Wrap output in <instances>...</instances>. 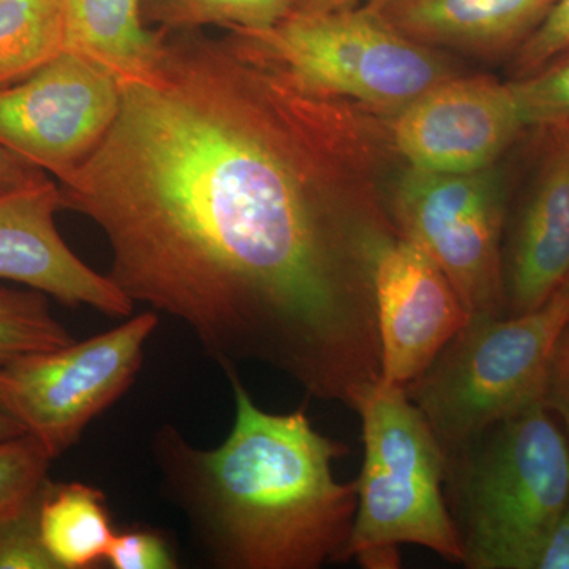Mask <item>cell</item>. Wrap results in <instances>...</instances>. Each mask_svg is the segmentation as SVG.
Returning a JSON list of instances; mask_svg holds the SVG:
<instances>
[{"label": "cell", "mask_w": 569, "mask_h": 569, "mask_svg": "<svg viewBox=\"0 0 569 569\" xmlns=\"http://www.w3.org/2000/svg\"><path fill=\"white\" fill-rule=\"evenodd\" d=\"M387 142V121L299 91L228 37L173 32L59 187L133 305L186 325L224 373L258 362L350 408L381 380L373 272L397 233L367 181Z\"/></svg>", "instance_id": "1"}, {"label": "cell", "mask_w": 569, "mask_h": 569, "mask_svg": "<svg viewBox=\"0 0 569 569\" xmlns=\"http://www.w3.org/2000/svg\"><path fill=\"white\" fill-rule=\"evenodd\" d=\"M230 378L234 421L219 447H194L174 426L152 437L168 500L189 520L213 568L318 569L346 563L356 481L339 482L346 443L318 432L306 408L258 407L238 370Z\"/></svg>", "instance_id": "2"}, {"label": "cell", "mask_w": 569, "mask_h": 569, "mask_svg": "<svg viewBox=\"0 0 569 569\" xmlns=\"http://www.w3.org/2000/svg\"><path fill=\"white\" fill-rule=\"evenodd\" d=\"M447 452L445 492L468 569H538L569 500V441L545 403Z\"/></svg>", "instance_id": "3"}, {"label": "cell", "mask_w": 569, "mask_h": 569, "mask_svg": "<svg viewBox=\"0 0 569 569\" xmlns=\"http://www.w3.org/2000/svg\"><path fill=\"white\" fill-rule=\"evenodd\" d=\"M362 427L365 460L355 479L358 505L348 561L365 569H399V549L421 546L463 565L445 481L447 452L406 389L383 380L351 402Z\"/></svg>", "instance_id": "4"}, {"label": "cell", "mask_w": 569, "mask_h": 569, "mask_svg": "<svg viewBox=\"0 0 569 569\" xmlns=\"http://www.w3.org/2000/svg\"><path fill=\"white\" fill-rule=\"evenodd\" d=\"M227 37L299 91L387 118L455 74L440 51L407 39L366 6L290 11L264 31Z\"/></svg>", "instance_id": "5"}, {"label": "cell", "mask_w": 569, "mask_h": 569, "mask_svg": "<svg viewBox=\"0 0 569 569\" xmlns=\"http://www.w3.org/2000/svg\"><path fill=\"white\" fill-rule=\"evenodd\" d=\"M568 320L567 284L531 312L470 318L432 365L403 388L445 451L545 403L550 359Z\"/></svg>", "instance_id": "6"}, {"label": "cell", "mask_w": 569, "mask_h": 569, "mask_svg": "<svg viewBox=\"0 0 569 569\" xmlns=\"http://www.w3.org/2000/svg\"><path fill=\"white\" fill-rule=\"evenodd\" d=\"M157 326L149 309L91 339L2 362L0 408L58 459L132 387Z\"/></svg>", "instance_id": "7"}, {"label": "cell", "mask_w": 569, "mask_h": 569, "mask_svg": "<svg viewBox=\"0 0 569 569\" xmlns=\"http://www.w3.org/2000/svg\"><path fill=\"white\" fill-rule=\"evenodd\" d=\"M385 206L397 236L440 266L471 318L505 317V206L490 170L408 167Z\"/></svg>", "instance_id": "8"}, {"label": "cell", "mask_w": 569, "mask_h": 569, "mask_svg": "<svg viewBox=\"0 0 569 569\" xmlns=\"http://www.w3.org/2000/svg\"><path fill=\"white\" fill-rule=\"evenodd\" d=\"M122 86L103 63L66 48L0 89V146L63 182L110 133Z\"/></svg>", "instance_id": "9"}, {"label": "cell", "mask_w": 569, "mask_h": 569, "mask_svg": "<svg viewBox=\"0 0 569 569\" xmlns=\"http://www.w3.org/2000/svg\"><path fill=\"white\" fill-rule=\"evenodd\" d=\"M392 151L408 167L437 173H477L526 129L509 82L452 77L387 119Z\"/></svg>", "instance_id": "10"}, {"label": "cell", "mask_w": 569, "mask_h": 569, "mask_svg": "<svg viewBox=\"0 0 569 569\" xmlns=\"http://www.w3.org/2000/svg\"><path fill=\"white\" fill-rule=\"evenodd\" d=\"M373 284L381 380L406 388L471 316L440 266L400 236L378 254Z\"/></svg>", "instance_id": "11"}, {"label": "cell", "mask_w": 569, "mask_h": 569, "mask_svg": "<svg viewBox=\"0 0 569 569\" xmlns=\"http://www.w3.org/2000/svg\"><path fill=\"white\" fill-rule=\"evenodd\" d=\"M63 211L61 187L44 179L0 194V279L24 284L69 307L103 316H132L133 302L78 257L63 241L56 216Z\"/></svg>", "instance_id": "12"}, {"label": "cell", "mask_w": 569, "mask_h": 569, "mask_svg": "<svg viewBox=\"0 0 569 569\" xmlns=\"http://www.w3.org/2000/svg\"><path fill=\"white\" fill-rule=\"evenodd\" d=\"M541 130L537 182L503 254L505 317L538 309L569 276V127Z\"/></svg>", "instance_id": "13"}, {"label": "cell", "mask_w": 569, "mask_h": 569, "mask_svg": "<svg viewBox=\"0 0 569 569\" xmlns=\"http://www.w3.org/2000/svg\"><path fill=\"white\" fill-rule=\"evenodd\" d=\"M559 0H367L397 32L433 50L493 56L516 52Z\"/></svg>", "instance_id": "14"}, {"label": "cell", "mask_w": 569, "mask_h": 569, "mask_svg": "<svg viewBox=\"0 0 569 569\" xmlns=\"http://www.w3.org/2000/svg\"><path fill=\"white\" fill-rule=\"evenodd\" d=\"M66 48L103 63L122 84L146 80L162 58L168 32L142 20L141 0H62Z\"/></svg>", "instance_id": "15"}, {"label": "cell", "mask_w": 569, "mask_h": 569, "mask_svg": "<svg viewBox=\"0 0 569 569\" xmlns=\"http://www.w3.org/2000/svg\"><path fill=\"white\" fill-rule=\"evenodd\" d=\"M40 531L58 569L100 567L116 533L102 490L51 479L41 496Z\"/></svg>", "instance_id": "16"}, {"label": "cell", "mask_w": 569, "mask_h": 569, "mask_svg": "<svg viewBox=\"0 0 569 569\" xmlns=\"http://www.w3.org/2000/svg\"><path fill=\"white\" fill-rule=\"evenodd\" d=\"M66 50L62 0H0V89Z\"/></svg>", "instance_id": "17"}, {"label": "cell", "mask_w": 569, "mask_h": 569, "mask_svg": "<svg viewBox=\"0 0 569 569\" xmlns=\"http://www.w3.org/2000/svg\"><path fill=\"white\" fill-rule=\"evenodd\" d=\"M291 0H141L148 26L168 33L219 26L228 32L264 31L283 20Z\"/></svg>", "instance_id": "18"}, {"label": "cell", "mask_w": 569, "mask_h": 569, "mask_svg": "<svg viewBox=\"0 0 569 569\" xmlns=\"http://www.w3.org/2000/svg\"><path fill=\"white\" fill-rule=\"evenodd\" d=\"M73 340L69 329L51 312L48 296L31 288L0 287V365Z\"/></svg>", "instance_id": "19"}, {"label": "cell", "mask_w": 569, "mask_h": 569, "mask_svg": "<svg viewBox=\"0 0 569 569\" xmlns=\"http://www.w3.org/2000/svg\"><path fill=\"white\" fill-rule=\"evenodd\" d=\"M509 86L526 127H569V50Z\"/></svg>", "instance_id": "20"}, {"label": "cell", "mask_w": 569, "mask_h": 569, "mask_svg": "<svg viewBox=\"0 0 569 569\" xmlns=\"http://www.w3.org/2000/svg\"><path fill=\"white\" fill-rule=\"evenodd\" d=\"M51 463L50 455L28 433L0 440V518L20 508L50 479Z\"/></svg>", "instance_id": "21"}, {"label": "cell", "mask_w": 569, "mask_h": 569, "mask_svg": "<svg viewBox=\"0 0 569 569\" xmlns=\"http://www.w3.org/2000/svg\"><path fill=\"white\" fill-rule=\"evenodd\" d=\"M47 482L20 508L0 518V569H58L40 531V501Z\"/></svg>", "instance_id": "22"}, {"label": "cell", "mask_w": 569, "mask_h": 569, "mask_svg": "<svg viewBox=\"0 0 569 569\" xmlns=\"http://www.w3.org/2000/svg\"><path fill=\"white\" fill-rule=\"evenodd\" d=\"M104 563L112 569H176L178 553L162 530L130 526L116 531Z\"/></svg>", "instance_id": "23"}, {"label": "cell", "mask_w": 569, "mask_h": 569, "mask_svg": "<svg viewBox=\"0 0 569 569\" xmlns=\"http://www.w3.org/2000/svg\"><path fill=\"white\" fill-rule=\"evenodd\" d=\"M569 50V0H559L549 17L542 21L529 40L515 52L516 78L541 69Z\"/></svg>", "instance_id": "24"}, {"label": "cell", "mask_w": 569, "mask_h": 569, "mask_svg": "<svg viewBox=\"0 0 569 569\" xmlns=\"http://www.w3.org/2000/svg\"><path fill=\"white\" fill-rule=\"evenodd\" d=\"M542 402L550 413L561 419L569 436V320L550 359Z\"/></svg>", "instance_id": "25"}, {"label": "cell", "mask_w": 569, "mask_h": 569, "mask_svg": "<svg viewBox=\"0 0 569 569\" xmlns=\"http://www.w3.org/2000/svg\"><path fill=\"white\" fill-rule=\"evenodd\" d=\"M47 173L0 146V194L44 181Z\"/></svg>", "instance_id": "26"}, {"label": "cell", "mask_w": 569, "mask_h": 569, "mask_svg": "<svg viewBox=\"0 0 569 569\" xmlns=\"http://www.w3.org/2000/svg\"><path fill=\"white\" fill-rule=\"evenodd\" d=\"M538 569H569V500Z\"/></svg>", "instance_id": "27"}, {"label": "cell", "mask_w": 569, "mask_h": 569, "mask_svg": "<svg viewBox=\"0 0 569 569\" xmlns=\"http://www.w3.org/2000/svg\"><path fill=\"white\" fill-rule=\"evenodd\" d=\"M358 0H291L290 11L302 13H317V11H331L355 6Z\"/></svg>", "instance_id": "28"}, {"label": "cell", "mask_w": 569, "mask_h": 569, "mask_svg": "<svg viewBox=\"0 0 569 569\" xmlns=\"http://www.w3.org/2000/svg\"><path fill=\"white\" fill-rule=\"evenodd\" d=\"M21 436H24L22 427L7 411L0 408V440H9V438Z\"/></svg>", "instance_id": "29"}, {"label": "cell", "mask_w": 569, "mask_h": 569, "mask_svg": "<svg viewBox=\"0 0 569 569\" xmlns=\"http://www.w3.org/2000/svg\"><path fill=\"white\" fill-rule=\"evenodd\" d=\"M563 284H567V287L569 288V276H568V279L565 280V283Z\"/></svg>", "instance_id": "30"}]
</instances>
